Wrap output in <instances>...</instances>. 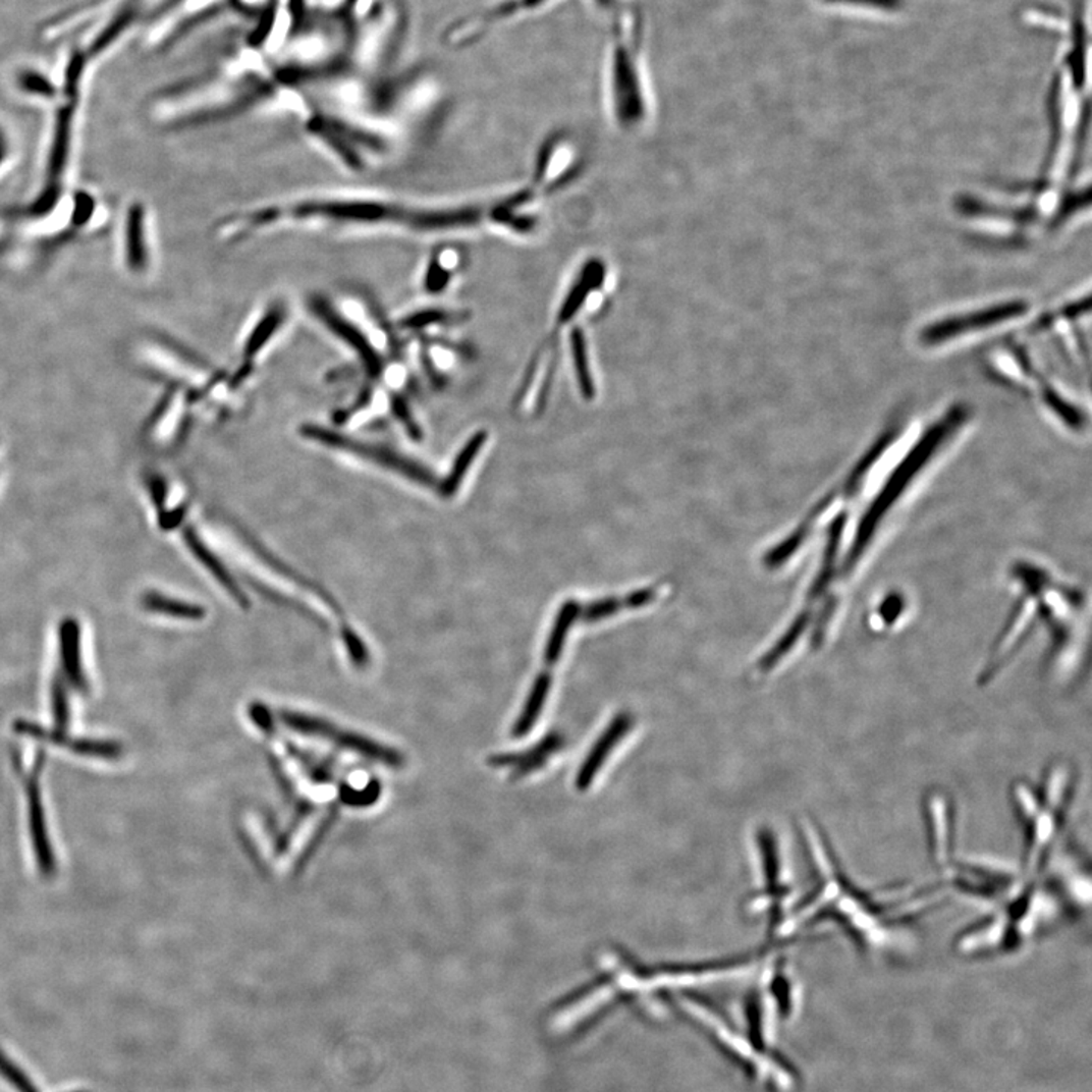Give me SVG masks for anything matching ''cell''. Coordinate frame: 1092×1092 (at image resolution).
Listing matches in <instances>:
<instances>
[{"label":"cell","instance_id":"d4e9b609","mask_svg":"<svg viewBox=\"0 0 1092 1092\" xmlns=\"http://www.w3.org/2000/svg\"><path fill=\"white\" fill-rule=\"evenodd\" d=\"M52 710H54L55 722L58 725L57 730H64L67 727L70 710H68V697L63 678H55L54 686H52Z\"/></svg>","mask_w":1092,"mask_h":1092},{"label":"cell","instance_id":"5b68a950","mask_svg":"<svg viewBox=\"0 0 1092 1092\" xmlns=\"http://www.w3.org/2000/svg\"><path fill=\"white\" fill-rule=\"evenodd\" d=\"M683 1009L694 1016L695 1022L706 1027L707 1035L718 1042L719 1047L736 1060L744 1070L762 1085L786 1092L797 1085L794 1067L780 1053H768L757 1047L744 1032L731 1027L719 1014L710 1009L704 1001L685 998Z\"/></svg>","mask_w":1092,"mask_h":1092},{"label":"cell","instance_id":"8992f818","mask_svg":"<svg viewBox=\"0 0 1092 1092\" xmlns=\"http://www.w3.org/2000/svg\"><path fill=\"white\" fill-rule=\"evenodd\" d=\"M301 434L306 439L313 440V442L321 443V445L328 446V448L337 449V451L347 452V454L357 455L360 458H366V460L372 461V463L378 465V467L384 468V470L393 471L407 478L410 481L421 484L424 487H436L437 480L433 476L428 468L422 467L418 461L412 460V458L405 457V455L398 454V452L392 451L386 446L371 445V443L359 442V440L350 439V437L344 436V434L337 433V431L328 430V428L319 427V425L307 424L301 427Z\"/></svg>","mask_w":1092,"mask_h":1092},{"label":"cell","instance_id":"7402d4cb","mask_svg":"<svg viewBox=\"0 0 1092 1092\" xmlns=\"http://www.w3.org/2000/svg\"><path fill=\"white\" fill-rule=\"evenodd\" d=\"M572 356L580 390H582L585 398L592 399L594 398L595 393H597V390H595L594 380H592L591 366H589L591 363H589L588 346H586L585 336H583L580 331L574 333L572 336Z\"/></svg>","mask_w":1092,"mask_h":1092},{"label":"cell","instance_id":"603a6c76","mask_svg":"<svg viewBox=\"0 0 1092 1092\" xmlns=\"http://www.w3.org/2000/svg\"><path fill=\"white\" fill-rule=\"evenodd\" d=\"M135 14V6H128L122 14L117 15V17L114 18L113 23H111L110 26L99 36V39L93 43L92 48H90V54H99V52L104 51L108 45H111V43L117 39V36H119V34L122 33L132 20H134Z\"/></svg>","mask_w":1092,"mask_h":1092},{"label":"cell","instance_id":"30bf717a","mask_svg":"<svg viewBox=\"0 0 1092 1092\" xmlns=\"http://www.w3.org/2000/svg\"><path fill=\"white\" fill-rule=\"evenodd\" d=\"M633 725H635V718L630 713H617L612 719L606 730L598 738L597 743L589 750L588 756L583 760L582 766H580L579 772H577L576 786L580 793H586L594 783L597 775L600 774L603 769L606 760L612 756L616 747L625 740L626 734L632 731Z\"/></svg>","mask_w":1092,"mask_h":1092},{"label":"cell","instance_id":"9a60e30c","mask_svg":"<svg viewBox=\"0 0 1092 1092\" xmlns=\"http://www.w3.org/2000/svg\"><path fill=\"white\" fill-rule=\"evenodd\" d=\"M60 651L64 678L80 694H89V680L84 674L80 657V626L74 617H66L60 623Z\"/></svg>","mask_w":1092,"mask_h":1092},{"label":"cell","instance_id":"ba28073f","mask_svg":"<svg viewBox=\"0 0 1092 1092\" xmlns=\"http://www.w3.org/2000/svg\"><path fill=\"white\" fill-rule=\"evenodd\" d=\"M557 2H560V0H501V2L493 3L480 17L465 24V28H470L471 31L468 37L474 39V36H481L489 28L495 26L496 23H505V21L514 20V18H524L527 15L536 14V12L544 11L545 8H551ZM588 2L600 14L609 18L632 3L630 0H588Z\"/></svg>","mask_w":1092,"mask_h":1092},{"label":"cell","instance_id":"277c9868","mask_svg":"<svg viewBox=\"0 0 1092 1092\" xmlns=\"http://www.w3.org/2000/svg\"><path fill=\"white\" fill-rule=\"evenodd\" d=\"M645 28L644 12L635 3L610 17L604 79L610 113L623 131H635L650 119Z\"/></svg>","mask_w":1092,"mask_h":1092},{"label":"cell","instance_id":"44dd1931","mask_svg":"<svg viewBox=\"0 0 1092 1092\" xmlns=\"http://www.w3.org/2000/svg\"><path fill=\"white\" fill-rule=\"evenodd\" d=\"M285 310L281 304H276L269 312L266 313L265 318L259 322L256 330L248 337L247 344H244V357L247 359H254L260 350L263 349L266 343L272 339L273 334L278 331L284 322Z\"/></svg>","mask_w":1092,"mask_h":1092},{"label":"cell","instance_id":"8fae6325","mask_svg":"<svg viewBox=\"0 0 1092 1092\" xmlns=\"http://www.w3.org/2000/svg\"><path fill=\"white\" fill-rule=\"evenodd\" d=\"M313 312L318 315V318L336 334L339 339L344 343L353 347L357 353H359L360 360L365 363L366 371L372 378H378L383 372V362H381L380 356L375 352L372 344L368 339L363 336L362 331L357 330L352 324L346 321L343 316H339L336 310L327 303V301L321 299V297H313L312 303Z\"/></svg>","mask_w":1092,"mask_h":1092},{"label":"cell","instance_id":"4fadbf2b","mask_svg":"<svg viewBox=\"0 0 1092 1092\" xmlns=\"http://www.w3.org/2000/svg\"><path fill=\"white\" fill-rule=\"evenodd\" d=\"M15 730L20 733L28 734V736L37 738V740H45L48 743L55 744V746L64 747V749L73 750L76 754H83V756L99 757V759H117L120 757L119 744L105 743V741H92V740H79V738H71L64 733L63 730H46V728L39 727V725L31 724L28 721H18L15 725Z\"/></svg>","mask_w":1092,"mask_h":1092},{"label":"cell","instance_id":"7c38bea8","mask_svg":"<svg viewBox=\"0 0 1092 1092\" xmlns=\"http://www.w3.org/2000/svg\"><path fill=\"white\" fill-rule=\"evenodd\" d=\"M297 216L331 217L346 222H380V220L396 219L401 216V211L387 207L380 203H368V201H328V203L301 204L294 210Z\"/></svg>","mask_w":1092,"mask_h":1092},{"label":"cell","instance_id":"cb8c5ba5","mask_svg":"<svg viewBox=\"0 0 1092 1092\" xmlns=\"http://www.w3.org/2000/svg\"><path fill=\"white\" fill-rule=\"evenodd\" d=\"M458 319L460 321V315H454L451 312H445V310H422V312L415 313V315L408 316L401 322V327L404 330H421V328L430 327V325H439L443 322H452Z\"/></svg>","mask_w":1092,"mask_h":1092},{"label":"cell","instance_id":"7a4b0ae2","mask_svg":"<svg viewBox=\"0 0 1092 1092\" xmlns=\"http://www.w3.org/2000/svg\"><path fill=\"white\" fill-rule=\"evenodd\" d=\"M1075 789V772L1066 763L1048 768L1039 783L1014 784L1013 803L1023 833L1022 874L1027 879H1045L1050 871L1066 836Z\"/></svg>","mask_w":1092,"mask_h":1092},{"label":"cell","instance_id":"2e32d148","mask_svg":"<svg viewBox=\"0 0 1092 1092\" xmlns=\"http://www.w3.org/2000/svg\"><path fill=\"white\" fill-rule=\"evenodd\" d=\"M564 747V740L557 733L548 734L541 743L523 754H510V756H496L490 762L499 768L513 769V777H526L532 772L538 771L552 756Z\"/></svg>","mask_w":1092,"mask_h":1092},{"label":"cell","instance_id":"d6986e66","mask_svg":"<svg viewBox=\"0 0 1092 1092\" xmlns=\"http://www.w3.org/2000/svg\"><path fill=\"white\" fill-rule=\"evenodd\" d=\"M549 688H551V672L542 671L541 674H539V677L536 678L532 691H530L523 713H521L517 721L514 722V738L527 736V734L533 730L536 722H538L539 716H541L542 710H544L545 701L549 694Z\"/></svg>","mask_w":1092,"mask_h":1092},{"label":"cell","instance_id":"ffe728a7","mask_svg":"<svg viewBox=\"0 0 1092 1092\" xmlns=\"http://www.w3.org/2000/svg\"><path fill=\"white\" fill-rule=\"evenodd\" d=\"M142 606L148 612L166 614V616L178 617V619L201 620L207 614V610L200 604L164 597L160 592L154 591L143 594Z\"/></svg>","mask_w":1092,"mask_h":1092},{"label":"cell","instance_id":"5bb4252c","mask_svg":"<svg viewBox=\"0 0 1092 1092\" xmlns=\"http://www.w3.org/2000/svg\"><path fill=\"white\" fill-rule=\"evenodd\" d=\"M184 541L190 549L192 554L198 558L201 564L216 579V582L228 592L229 597L241 607V609H248L250 607V598L244 594L243 589L238 586L237 580L229 572L228 567L219 560L216 554L204 544L203 539L198 536V533L194 529L184 530Z\"/></svg>","mask_w":1092,"mask_h":1092},{"label":"cell","instance_id":"e0dca14e","mask_svg":"<svg viewBox=\"0 0 1092 1092\" xmlns=\"http://www.w3.org/2000/svg\"><path fill=\"white\" fill-rule=\"evenodd\" d=\"M656 597V589L650 588L633 592L622 600H619V598H604V600L594 601V603L580 607V616L586 622H597V620L612 616V614L623 609H639V607L647 606Z\"/></svg>","mask_w":1092,"mask_h":1092},{"label":"cell","instance_id":"ac0fdd59","mask_svg":"<svg viewBox=\"0 0 1092 1092\" xmlns=\"http://www.w3.org/2000/svg\"><path fill=\"white\" fill-rule=\"evenodd\" d=\"M486 442V431H478L477 434H474V436L468 440L467 445L461 448V451L458 452L457 457H455L454 465H452L448 476H446L445 480L440 481V483L437 484V490H439V493L443 498H452V496L458 492L465 477H467L468 471H470L471 465L474 463V460H476L477 455L480 454L481 448H483V445Z\"/></svg>","mask_w":1092,"mask_h":1092},{"label":"cell","instance_id":"484cf974","mask_svg":"<svg viewBox=\"0 0 1092 1092\" xmlns=\"http://www.w3.org/2000/svg\"><path fill=\"white\" fill-rule=\"evenodd\" d=\"M341 636H343L344 647H346L347 654H349L350 662L357 668H365L369 663V653L362 639L357 636L353 630L347 629V626L341 630Z\"/></svg>","mask_w":1092,"mask_h":1092},{"label":"cell","instance_id":"52a82bcc","mask_svg":"<svg viewBox=\"0 0 1092 1092\" xmlns=\"http://www.w3.org/2000/svg\"><path fill=\"white\" fill-rule=\"evenodd\" d=\"M279 718L284 722V725H287L290 730L296 731V733L327 740L328 743L334 744L340 749L353 751V753L360 754L366 759L386 763L387 766L399 768L402 765V757L396 751L378 746V744L372 743L371 740H366L360 734L340 730L330 721H325V719L318 718V716L293 712V710H281Z\"/></svg>","mask_w":1092,"mask_h":1092},{"label":"cell","instance_id":"4316f807","mask_svg":"<svg viewBox=\"0 0 1092 1092\" xmlns=\"http://www.w3.org/2000/svg\"><path fill=\"white\" fill-rule=\"evenodd\" d=\"M0 1075L9 1084L14 1085L15 1090L18 1092H37L26 1075L15 1063H12L2 1051H0Z\"/></svg>","mask_w":1092,"mask_h":1092},{"label":"cell","instance_id":"f1b7e54d","mask_svg":"<svg viewBox=\"0 0 1092 1092\" xmlns=\"http://www.w3.org/2000/svg\"><path fill=\"white\" fill-rule=\"evenodd\" d=\"M149 489H151L152 501H154L155 507L158 508L160 514L164 513V504H166L167 487L161 477H152L149 481Z\"/></svg>","mask_w":1092,"mask_h":1092},{"label":"cell","instance_id":"9c48e42d","mask_svg":"<svg viewBox=\"0 0 1092 1092\" xmlns=\"http://www.w3.org/2000/svg\"><path fill=\"white\" fill-rule=\"evenodd\" d=\"M43 754L37 759L33 772L24 777L26 784L28 808H30V830L33 839L34 853L40 873L49 877L55 873V856L49 839L48 825H46L45 808H43L42 789H40V772L43 769Z\"/></svg>","mask_w":1092,"mask_h":1092},{"label":"cell","instance_id":"4dcf8cb0","mask_svg":"<svg viewBox=\"0 0 1092 1092\" xmlns=\"http://www.w3.org/2000/svg\"><path fill=\"white\" fill-rule=\"evenodd\" d=\"M23 86L26 87L28 90H33V92L36 93H45V95L51 93V86H49V84L46 83L45 77L40 76V74H24Z\"/></svg>","mask_w":1092,"mask_h":1092},{"label":"cell","instance_id":"f546056e","mask_svg":"<svg viewBox=\"0 0 1092 1092\" xmlns=\"http://www.w3.org/2000/svg\"><path fill=\"white\" fill-rule=\"evenodd\" d=\"M131 240H129V248H131V259L139 265L142 260V243H140V235H142V229H140V216L139 213H134V217H131Z\"/></svg>","mask_w":1092,"mask_h":1092},{"label":"cell","instance_id":"1f68e13d","mask_svg":"<svg viewBox=\"0 0 1092 1092\" xmlns=\"http://www.w3.org/2000/svg\"><path fill=\"white\" fill-rule=\"evenodd\" d=\"M184 516V507L176 508V510L169 511V513H163L160 516L161 527H163L164 530L175 529V527L178 526L179 523H182Z\"/></svg>","mask_w":1092,"mask_h":1092},{"label":"cell","instance_id":"83f0119b","mask_svg":"<svg viewBox=\"0 0 1092 1092\" xmlns=\"http://www.w3.org/2000/svg\"><path fill=\"white\" fill-rule=\"evenodd\" d=\"M392 412L393 415H395V418L401 422V425L405 428V431H407L408 436L412 437L413 440H416V442H419V440L422 439L421 428H419L418 422L413 418L407 401H405L402 396H392Z\"/></svg>","mask_w":1092,"mask_h":1092},{"label":"cell","instance_id":"6da1fadb","mask_svg":"<svg viewBox=\"0 0 1092 1092\" xmlns=\"http://www.w3.org/2000/svg\"><path fill=\"white\" fill-rule=\"evenodd\" d=\"M800 837L811 867L812 887L794 909L790 933L834 926L861 953H892L902 950L914 921L941 902L938 890L865 889L853 882L815 819L800 824Z\"/></svg>","mask_w":1092,"mask_h":1092},{"label":"cell","instance_id":"3957f363","mask_svg":"<svg viewBox=\"0 0 1092 1092\" xmlns=\"http://www.w3.org/2000/svg\"><path fill=\"white\" fill-rule=\"evenodd\" d=\"M1063 905L1067 903L1059 893L1050 892V885L1023 876L1009 895L992 906L986 917L958 936L956 950L970 958L1016 953L1032 942L1051 921L1057 920Z\"/></svg>","mask_w":1092,"mask_h":1092}]
</instances>
